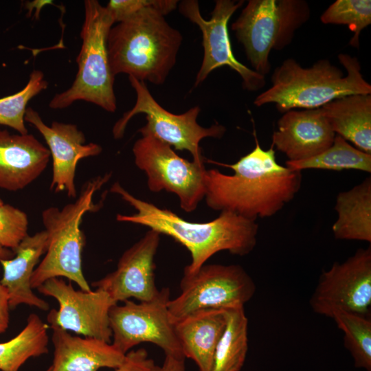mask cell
<instances>
[{"instance_id": "f546056e", "label": "cell", "mask_w": 371, "mask_h": 371, "mask_svg": "<svg viewBox=\"0 0 371 371\" xmlns=\"http://www.w3.org/2000/svg\"><path fill=\"white\" fill-rule=\"evenodd\" d=\"M26 213L8 204L0 205V246L13 252L28 235Z\"/></svg>"}, {"instance_id": "4fadbf2b", "label": "cell", "mask_w": 371, "mask_h": 371, "mask_svg": "<svg viewBox=\"0 0 371 371\" xmlns=\"http://www.w3.org/2000/svg\"><path fill=\"white\" fill-rule=\"evenodd\" d=\"M309 304L317 314L332 318L337 312L368 317L371 306V247L359 249L342 262L324 271Z\"/></svg>"}, {"instance_id": "44dd1931", "label": "cell", "mask_w": 371, "mask_h": 371, "mask_svg": "<svg viewBox=\"0 0 371 371\" xmlns=\"http://www.w3.org/2000/svg\"><path fill=\"white\" fill-rule=\"evenodd\" d=\"M226 322V309H204L174 323L184 357L192 359L199 371L212 370L215 349Z\"/></svg>"}, {"instance_id": "ac0fdd59", "label": "cell", "mask_w": 371, "mask_h": 371, "mask_svg": "<svg viewBox=\"0 0 371 371\" xmlns=\"http://www.w3.org/2000/svg\"><path fill=\"white\" fill-rule=\"evenodd\" d=\"M50 157L48 148L33 135L0 130V188L23 189L43 172Z\"/></svg>"}, {"instance_id": "277c9868", "label": "cell", "mask_w": 371, "mask_h": 371, "mask_svg": "<svg viewBox=\"0 0 371 371\" xmlns=\"http://www.w3.org/2000/svg\"><path fill=\"white\" fill-rule=\"evenodd\" d=\"M338 59L345 75L328 59H320L303 67L289 58L277 67L271 76V86L254 100L256 106L275 104L280 113L295 109H318L332 100L352 94H371V85L363 77L356 57L339 54Z\"/></svg>"}, {"instance_id": "4dcf8cb0", "label": "cell", "mask_w": 371, "mask_h": 371, "mask_svg": "<svg viewBox=\"0 0 371 371\" xmlns=\"http://www.w3.org/2000/svg\"><path fill=\"white\" fill-rule=\"evenodd\" d=\"M178 3L177 0H111L106 7L117 23L148 7L157 9L165 16L175 10Z\"/></svg>"}, {"instance_id": "30bf717a", "label": "cell", "mask_w": 371, "mask_h": 371, "mask_svg": "<svg viewBox=\"0 0 371 371\" xmlns=\"http://www.w3.org/2000/svg\"><path fill=\"white\" fill-rule=\"evenodd\" d=\"M140 133L133 153L136 166L146 175L148 189L175 194L183 210L194 211L205 194V162L189 161L153 135Z\"/></svg>"}, {"instance_id": "83f0119b", "label": "cell", "mask_w": 371, "mask_h": 371, "mask_svg": "<svg viewBox=\"0 0 371 371\" xmlns=\"http://www.w3.org/2000/svg\"><path fill=\"white\" fill-rule=\"evenodd\" d=\"M43 73L34 69L26 85L18 92L0 98V125L9 126L19 134H27L25 114L29 101L47 88Z\"/></svg>"}, {"instance_id": "8d00e7d4", "label": "cell", "mask_w": 371, "mask_h": 371, "mask_svg": "<svg viewBox=\"0 0 371 371\" xmlns=\"http://www.w3.org/2000/svg\"><path fill=\"white\" fill-rule=\"evenodd\" d=\"M46 371H50V368H49Z\"/></svg>"}, {"instance_id": "5bb4252c", "label": "cell", "mask_w": 371, "mask_h": 371, "mask_svg": "<svg viewBox=\"0 0 371 371\" xmlns=\"http://www.w3.org/2000/svg\"><path fill=\"white\" fill-rule=\"evenodd\" d=\"M37 289L58 303V309H52L47 316L50 326L111 343L109 312L116 303L106 291L76 290L60 278L45 281Z\"/></svg>"}, {"instance_id": "7c38bea8", "label": "cell", "mask_w": 371, "mask_h": 371, "mask_svg": "<svg viewBox=\"0 0 371 371\" xmlns=\"http://www.w3.org/2000/svg\"><path fill=\"white\" fill-rule=\"evenodd\" d=\"M245 1L216 0L211 18L205 19L198 1L183 0L179 3V12L196 24L202 33L203 58L194 82L199 86L217 68L228 66L242 79L245 89L256 91L266 84L265 77L239 62L233 54L228 32V22Z\"/></svg>"}, {"instance_id": "d6a6232c", "label": "cell", "mask_w": 371, "mask_h": 371, "mask_svg": "<svg viewBox=\"0 0 371 371\" xmlns=\"http://www.w3.org/2000/svg\"><path fill=\"white\" fill-rule=\"evenodd\" d=\"M10 308L8 291L0 283V333L5 332L9 326Z\"/></svg>"}, {"instance_id": "836d02e7", "label": "cell", "mask_w": 371, "mask_h": 371, "mask_svg": "<svg viewBox=\"0 0 371 371\" xmlns=\"http://www.w3.org/2000/svg\"><path fill=\"white\" fill-rule=\"evenodd\" d=\"M184 359L166 355L163 364L155 365L150 371H185Z\"/></svg>"}, {"instance_id": "7402d4cb", "label": "cell", "mask_w": 371, "mask_h": 371, "mask_svg": "<svg viewBox=\"0 0 371 371\" xmlns=\"http://www.w3.org/2000/svg\"><path fill=\"white\" fill-rule=\"evenodd\" d=\"M335 135L371 154V95L352 94L320 107Z\"/></svg>"}, {"instance_id": "d590c367", "label": "cell", "mask_w": 371, "mask_h": 371, "mask_svg": "<svg viewBox=\"0 0 371 371\" xmlns=\"http://www.w3.org/2000/svg\"><path fill=\"white\" fill-rule=\"evenodd\" d=\"M3 204V202L2 201V200L0 199V205H2Z\"/></svg>"}, {"instance_id": "d4e9b609", "label": "cell", "mask_w": 371, "mask_h": 371, "mask_svg": "<svg viewBox=\"0 0 371 371\" xmlns=\"http://www.w3.org/2000/svg\"><path fill=\"white\" fill-rule=\"evenodd\" d=\"M227 322L215 349L211 371H240L248 350V319L244 307L226 309Z\"/></svg>"}, {"instance_id": "3957f363", "label": "cell", "mask_w": 371, "mask_h": 371, "mask_svg": "<svg viewBox=\"0 0 371 371\" xmlns=\"http://www.w3.org/2000/svg\"><path fill=\"white\" fill-rule=\"evenodd\" d=\"M164 16L148 7L112 26L106 47L114 76L126 74L155 85L165 82L176 64L183 37Z\"/></svg>"}, {"instance_id": "4316f807", "label": "cell", "mask_w": 371, "mask_h": 371, "mask_svg": "<svg viewBox=\"0 0 371 371\" xmlns=\"http://www.w3.org/2000/svg\"><path fill=\"white\" fill-rule=\"evenodd\" d=\"M332 319L344 333V346L355 366L371 371V319L361 315L337 312Z\"/></svg>"}, {"instance_id": "ffe728a7", "label": "cell", "mask_w": 371, "mask_h": 371, "mask_svg": "<svg viewBox=\"0 0 371 371\" xmlns=\"http://www.w3.org/2000/svg\"><path fill=\"white\" fill-rule=\"evenodd\" d=\"M47 247V234L45 230L27 235L15 249L14 256L0 260L3 276L0 283L9 295L10 308L25 304L42 311L49 309V304L32 291L31 278Z\"/></svg>"}, {"instance_id": "f1b7e54d", "label": "cell", "mask_w": 371, "mask_h": 371, "mask_svg": "<svg viewBox=\"0 0 371 371\" xmlns=\"http://www.w3.org/2000/svg\"><path fill=\"white\" fill-rule=\"evenodd\" d=\"M324 24L347 25L354 33L350 45L359 47V37L363 29L371 24L370 0H337L322 13Z\"/></svg>"}, {"instance_id": "484cf974", "label": "cell", "mask_w": 371, "mask_h": 371, "mask_svg": "<svg viewBox=\"0 0 371 371\" xmlns=\"http://www.w3.org/2000/svg\"><path fill=\"white\" fill-rule=\"evenodd\" d=\"M292 170L320 169L340 171L357 170L371 172V154L352 146L340 135H335L332 145L313 157L300 161H286Z\"/></svg>"}, {"instance_id": "8992f818", "label": "cell", "mask_w": 371, "mask_h": 371, "mask_svg": "<svg viewBox=\"0 0 371 371\" xmlns=\"http://www.w3.org/2000/svg\"><path fill=\"white\" fill-rule=\"evenodd\" d=\"M84 5L82 45L76 59L78 72L71 87L56 94L49 106L52 109H62L83 100L114 113L117 109L115 76L109 63L106 41L115 21L98 1L86 0Z\"/></svg>"}, {"instance_id": "d6986e66", "label": "cell", "mask_w": 371, "mask_h": 371, "mask_svg": "<svg viewBox=\"0 0 371 371\" xmlns=\"http://www.w3.org/2000/svg\"><path fill=\"white\" fill-rule=\"evenodd\" d=\"M50 327L54 348L50 371L116 369L125 359L126 355L109 342L93 337L72 335L59 327Z\"/></svg>"}, {"instance_id": "2e32d148", "label": "cell", "mask_w": 371, "mask_h": 371, "mask_svg": "<svg viewBox=\"0 0 371 371\" xmlns=\"http://www.w3.org/2000/svg\"><path fill=\"white\" fill-rule=\"evenodd\" d=\"M160 235L148 229L123 253L116 269L93 282V286L106 291L116 304L132 297L139 302L153 299L159 292L155 282L154 260Z\"/></svg>"}, {"instance_id": "52a82bcc", "label": "cell", "mask_w": 371, "mask_h": 371, "mask_svg": "<svg viewBox=\"0 0 371 371\" xmlns=\"http://www.w3.org/2000/svg\"><path fill=\"white\" fill-rule=\"evenodd\" d=\"M310 15L304 0H249L231 27L253 70L265 77L271 50L289 45Z\"/></svg>"}, {"instance_id": "8fae6325", "label": "cell", "mask_w": 371, "mask_h": 371, "mask_svg": "<svg viewBox=\"0 0 371 371\" xmlns=\"http://www.w3.org/2000/svg\"><path fill=\"white\" fill-rule=\"evenodd\" d=\"M170 295V289L163 288L148 301L113 305L109 312L112 344L126 355L135 346L150 342L166 355L185 359L168 312Z\"/></svg>"}, {"instance_id": "5b68a950", "label": "cell", "mask_w": 371, "mask_h": 371, "mask_svg": "<svg viewBox=\"0 0 371 371\" xmlns=\"http://www.w3.org/2000/svg\"><path fill=\"white\" fill-rule=\"evenodd\" d=\"M110 177V174H106L86 182L74 203L61 209L52 206L43 211L42 222L47 234V247L45 256L32 274V289H38L51 278L64 277L74 282L80 289L91 290L82 267L85 236L80 224L87 212L96 210L93 195Z\"/></svg>"}, {"instance_id": "9a60e30c", "label": "cell", "mask_w": 371, "mask_h": 371, "mask_svg": "<svg viewBox=\"0 0 371 371\" xmlns=\"http://www.w3.org/2000/svg\"><path fill=\"white\" fill-rule=\"evenodd\" d=\"M25 122L31 124L42 135L48 146L52 158V177L50 190L55 192H65L69 198H76V170L78 161L102 153L100 145L85 144L86 137L77 125L53 122L47 125L37 111L27 107Z\"/></svg>"}, {"instance_id": "e575fe53", "label": "cell", "mask_w": 371, "mask_h": 371, "mask_svg": "<svg viewBox=\"0 0 371 371\" xmlns=\"http://www.w3.org/2000/svg\"><path fill=\"white\" fill-rule=\"evenodd\" d=\"M13 255L14 253L12 251L0 246V260L10 259L12 258Z\"/></svg>"}, {"instance_id": "ba28073f", "label": "cell", "mask_w": 371, "mask_h": 371, "mask_svg": "<svg viewBox=\"0 0 371 371\" xmlns=\"http://www.w3.org/2000/svg\"><path fill=\"white\" fill-rule=\"evenodd\" d=\"M131 87L136 93V102L133 108L125 112L114 124L113 135L116 139L122 138L126 126L135 115H146V124L138 130L149 133L176 150H187L192 161L205 162L201 153L200 142L206 137L221 138L226 128L216 123L208 128L197 122L201 111L199 106L190 108L181 114L172 113L161 106L150 93L145 82L128 76Z\"/></svg>"}, {"instance_id": "7a4b0ae2", "label": "cell", "mask_w": 371, "mask_h": 371, "mask_svg": "<svg viewBox=\"0 0 371 371\" xmlns=\"http://www.w3.org/2000/svg\"><path fill=\"white\" fill-rule=\"evenodd\" d=\"M110 192L119 195L137 212L131 215L117 214V221L141 225L170 236L190 251L191 262L184 268L183 274L195 273L217 252L228 251L243 256L251 252L256 245L258 225L256 221L233 212H221L211 221L193 223L134 196L119 182L112 185Z\"/></svg>"}, {"instance_id": "e0dca14e", "label": "cell", "mask_w": 371, "mask_h": 371, "mask_svg": "<svg viewBox=\"0 0 371 371\" xmlns=\"http://www.w3.org/2000/svg\"><path fill=\"white\" fill-rule=\"evenodd\" d=\"M335 133L320 108L291 110L278 121L272 135V145L284 153L288 161L313 157L329 148Z\"/></svg>"}, {"instance_id": "6da1fadb", "label": "cell", "mask_w": 371, "mask_h": 371, "mask_svg": "<svg viewBox=\"0 0 371 371\" xmlns=\"http://www.w3.org/2000/svg\"><path fill=\"white\" fill-rule=\"evenodd\" d=\"M254 137L256 146L251 152L233 164H223L234 174L206 170L204 199L210 208L256 221L276 214L300 190L302 172L280 165L273 147L262 149L255 132Z\"/></svg>"}, {"instance_id": "9c48e42d", "label": "cell", "mask_w": 371, "mask_h": 371, "mask_svg": "<svg viewBox=\"0 0 371 371\" xmlns=\"http://www.w3.org/2000/svg\"><path fill=\"white\" fill-rule=\"evenodd\" d=\"M180 288L181 293L168 304L173 324L200 310L244 307L256 291L253 279L239 265H203L183 274Z\"/></svg>"}, {"instance_id": "1f68e13d", "label": "cell", "mask_w": 371, "mask_h": 371, "mask_svg": "<svg viewBox=\"0 0 371 371\" xmlns=\"http://www.w3.org/2000/svg\"><path fill=\"white\" fill-rule=\"evenodd\" d=\"M154 366L155 363L148 357L146 350L139 348L128 351L122 364L115 371H150Z\"/></svg>"}, {"instance_id": "cb8c5ba5", "label": "cell", "mask_w": 371, "mask_h": 371, "mask_svg": "<svg viewBox=\"0 0 371 371\" xmlns=\"http://www.w3.org/2000/svg\"><path fill=\"white\" fill-rule=\"evenodd\" d=\"M48 328L38 315L30 314L17 335L0 343V370L19 371L29 359L48 353Z\"/></svg>"}, {"instance_id": "603a6c76", "label": "cell", "mask_w": 371, "mask_h": 371, "mask_svg": "<svg viewBox=\"0 0 371 371\" xmlns=\"http://www.w3.org/2000/svg\"><path fill=\"white\" fill-rule=\"evenodd\" d=\"M335 210L337 219L332 226L339 240L371 242V178L347 191L339 192Z\"/></svg>"}]
</instances>
